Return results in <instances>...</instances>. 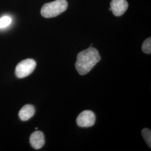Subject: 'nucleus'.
<instances>
[{"mask_svg":"<svg viewBox=\"0 0 151 151\" xmlns=\"http://www.w3.org/2000/svg\"><path fill=\"white\" fill-rule=\"evenodd\" d=\"M128 7V3L126 0H112L110 2V10L114 15L120 16L123 15Z\"/></svg>","mask_w":151,"mask_h":151,"instance_id":"obj_5","label":"nucleus"},{"mask_svg":"<svg viewBox=\"0 0 151 151\" xmlns=\"http://www.w3.org/2000/svg\"><path fill=\"white\" fill-rule=\"evenodd\" d=\"M67 7L66 0H55L44 5L41 9V14L45 18L53 17L65 11Z\"/></svg>","mask_w":151,"mask_h":151,"instance_id":"obj_2","label":"nucleus"},{"mask_svg":"<svg viewBox=\"0 0 151 151\" xmlns=\"http://www.w3.org/2000/svg\"><path fill=\"white\" fill-rule=\"evenodd\" d=\"M142 134L144 138V139L147 143L148 146L150 148L151 147V130L145 128L142 131Z\"/></svg>","mask_w":151,"mask_h":151,"instance_id":"obj_8","label":"nucleus"},{"mask_svg":"<svg viewBox=\"0 0 151 151\" xmlns=\"http://www.w3.org/2000/svg\"><path fill=\"white\" fill-rule=\"evenodd\" d=\"M30 143L34 149L39 150L43 147L45 144L44 134L40 131H35L30 135Z\"/></svg>","mask_w":151,"mask_h":151,"instance_id":"obj_6","label":"nucleus"},{"mask_svg":"<svg viewBox=\"0 0 151 151\" xmlns=\"http://www.w3.org/2000/svg\"><path fill=\"white\" fill-rule=\"evenodd\" d=\"M95 120V114L90 110H85L80 114L77 118L76 122L79 127L87 128L93 125Z\"/></svg>","mask_w":151,"mask_h":151,"instance_id":"obj_4","label":"nucleus"},{"mask_svg":"<svg viewBox=\"0 0 151 151\" xmlns=\"http://www.w3.org/2000/svg\"><path fill=\"white\" fill-rule=\"evenodd\" d=\"M36 62L32 59L23 60L18 63L15 69V75L19 78H22L30 75L35 70Z\"/></svg>","mask_w":151,"mask_h":151,"instance_id":"obj_3","label":"nucleus"},{"mask_svg":"<svg viewBox=\"0 0 151 151\" xmlns=\"http://www.w3.org/2000/svg\"><path fill=\"white\" fill-rule=\"evenodd\" d=\"M142 49L143 52L147 54H150L151 53V39H147L142 44Z\"/></svg>","mask_w":151,"mask_h":151,"instance_id":"obj_10","label":"nucleus"},{"mask_svg":"<svg viewBox=\"0 0 151 151\" xmlns=\"http://www.w3.org/2000/svg\"><path fill=\"white\" fill-rule=\"evenodd\" d=\"M100 60L101 57L97 49L90 47L77 55L76 69L81 75H86Z\"/></svg>","mask_w":151,"mask_h":151,"instance_id":"obj_1","label":"nucleus"},{"mask_svg":"<svg viewBox=\"0 0 151 151\" xmlns=\"http://www.w3.org/2000/svg\"><path fill=\"white\" fill-rule=\"evenodd\" d=\"M35 112V110L34 107L32 105L27 104L20 109L19 113V116L20 119L22 121H27L32 118Z\"/></svg>","mask_w":151,"mask_h":151,"instance_id":"obj_7","label":"nucleus"},{"mask_svg":"<svg viewBox=\"0 0 151 151\" xmlns=\"http://www.w3.org/2000/svg\"><path fill=\"white\" fill-rule=\"evenodd\" d=\"M12 22V19L10 16H4L0 18V29H4L9 27Z\"/></svg>","mask_w":151,"mask_h":151,"instance_id":"obj_9","label":"nucleus"}]
</instances>
